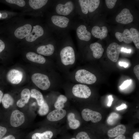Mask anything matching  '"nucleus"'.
Returning a JSON list of instances; mask_svg holds the SVG:
<instances>
[{"instance_id":"f257e3e1","label":"nucleus","mask_w":139,"mask_h":139,"mask_svg":"<svg viewBox=\"0 0 139 139\" xmlns=\"http://www.w3.org/2000/svg\"><path fill=\"white\" fill-rule=\"evenodd\" d=\"M75 78L76 81L79 83L88 84H93L97 80L95 75L84 69L77 71L75 73Z\"/></svg>"},{"instance_id":"f03ea898","label":"nucleus","mask_w":139,"mask_h":139,"mask_svg":"<svg viewBox=\"0 0 139 139\" xmlns=\"http://www.w3.org/2000/svg\"><path fill=\"white\" fill-rule=\"evenodd\" d=\"M60 56L61 62L65 65H72L75 62L74 51L71 46H66L63 48L60 51Z\"/></svg>"},{"instance_id":"7ed1b4c3","label":"nucleus","mask_w":139,"mask_h":139,"mask_svg":"<svg viewBox=\"0 0 139 139\" xmlns=\"http://www.w3.org/2000/svg\"><path fill=\"white\" fill-rule=\"evenodd\" d=\"M31 79L34 83L42 90H46L50 86V81L48 76L45 75L35 73L32 76Z\"/></svg>"},{"instance_id":"20e7f679","label":"nucleus","mask_w":139,"mask_h":139,"mask_svg":"<svg viewBox=\"0 0 139 139\" xmlns=\"http://www.w3.org/2000/svg\"><path fill=\"white\" fill-rule=\"evenodd\" d=\"M72 92L74 96L81 98H88L91 94L90 88L87 85L81 84L74 85L72 88Z\"/></svg>"},{"instance_id":"39448f33","label":"nucleus","mask_w":139,"mask_h":139,"mask_svg":"<svg viewBox=\"0 0 139 139\" xmlns=\"http://www.w3.org/2000/svg\"><path fill=\"white\" fill-rule=\"evenodd\" d=\"M81 116L85 121H91L92 123H96L99 121L102 118L101 114L99 112L89 109H83L81 112Z\"/></svg>"},{"instance_id":"423d86ee","label":"nucleus","mask_w":139,"mask_h":139,"mask_svg":"<svg viewBox=\"0 0 139 139\" xmlns=\"http://www.w3.org/2000/svg\"><path fill=\"white\" fill-rule=\"evenodd\" d=\"M121 49L120 46L115 42L110 44L107 50V55L111 61L116 62L118 58Z\"/></svg>"},{"instance_id":"0eeeda50","label":"nucleus","mask_w":139,"mask_h":139,"mask_svg":"<svg viewBox=\"0 0 139 139\" xmlns=\"http://www.w3.org/2000/svg\"><path fill=\"white\" fill-rule=\"evenodd\" d=\"M115 20L118 23L126 24L133 21V17L129 10L128 9L125 8L123 9L117 15Z\"/></svg>"},{"instance_id":"6e6552de","label":"nucleus","mask_w":139,"mask_h":139,"mask_svg":"<svg viewBox=\"0 0 139 139\" xmlns=\"http://www.w3.org/2000/svg\"><path fill=\"white\" fill-rule=\"evenodd\" d=\"M25 117L24 114L18 110L13 111L10 118V123L12 126L18 127L24 123Z\"/></svg>"},{"instance_id":"1a4fd4ad","label":"nucleus","mask_w":139,"mask_h":139,"mask_svg":"<svg viewBox=\"0 0 139 139\" xmlns=\"http://www.w3.org/2000/svg\"><path fill=\"white\" fill-rule=\"evenodd\" d=\"M8 81L13 84H17L22 81L23 74L20 71L17 70H10L7 73L6 75Z\"/></svg>"},{"instance_id":"9d476101","label":"nucleus","mask_w":139,"mask_h":139,"mask_svg":"<svg viewBox=\"0 0 139 139\" xmlns=\"http://www.w3.org/2000/svg\"><path fill=\"white\" fill-rule=\"evenodd\" d=\"M74 8L73 3L71 1L67 2L65 4H58L56 6V10L58 14L64 15H67L73 11Z\"/></svg>"},{"instance_id":"9b49d317","label":"nucleus","mask_w":139,"mask_h":139,"mask_svg":"<svg viewBox=\"0 0 139 139\" xmlns=\"http://www.w3.org/2000/svg\"><path fill=\"white\" fill-rule=\"evenodd\" d=\"M66 114V110L63 109H56L49 113L47 116L49 121H56L63 118Z\"/></svg>"},{"instance_id":"f8f14e48","label":"nucleus","mask_w":139,"mask_h":139,"mask_svg":"<svg viewBox=\"0 0 139 139\" xmlns=\"http://www.w3.org/2000/svg\"><path fill=\"white\" fill-rule=\"evenodd\" d=\"M43 28L40 26L37 25L33 27L32 31L26 37L25 39L29 42H32L44 34Z\"/></svg>"},{"instance_id":"ddd939ff","label":"nucleus","mask_w":139,"mask_h":139,"mask_svg":"<svg viewBox=\"0 0 139 139\" xmlns=\"http://www.w3.org/2000/svg\"><path fill=\"white\" fill-rule=\"evenodd\" d=\"M32 27L27 24L17 28L14 32L15 36L17 38L22 39L27 36L31 32Z\"/></svg>"},{"instance_id":"4468645a","label":"nucleus","mask_w":139,"mask_h":139,"mask_svg":"<svg viewBox=\"0 0 139 139\" xmlns=\"http://www.w3.org/2000/svg\"><path fill=\"white\" fill-rule=\"evenodd\" d=\"M51 20L55 25L61 28L66 27L69 22V19L63 16L54 15L51 18Z\"/></svg>"},{"instance_id":"2eb2a0df","label":"nucleus","mask_w":139,"mask_h":139,"mask_svg":"<svg viewBox=\"0 0 139 139\" xmlns=\"http://www.w3.org/2000/svg\"><path fill=\"white\" fill-rule=\"evenodd\" d=\"M91 33L95 37L102 39L107 36L108 30L107 28L105 26L100 27L95 26L92 28Z\"/></svg>"},{"instance_id":"dca6fc26","label":"nucleus","mask_w":139,"mask_h":139,"mask_svg":"<svg viewBox=\"0 0 139 139\" xmlns=\"http://www.w3.org/2000/svg\"><path fill=\"white\" fill-rule=\"evenodd\" d=\"M117 39L120 42L123 41L126 44H130L132 41V37L129 30L125 29L123 33L117 32L115 33Z\"/></svg>"},{"instance_id":"f3484780","label":"nucleus","mask_w":139,"mask_h":139,"mask_svg":"<svg viewBox=\"0 0 139 139\" xmlns=\"http://www.w3.org/2000/svg\"><path fill=\"white\" fill-rule=\"evenodd\" d=\"M76 33L79 38L81 40L88 41L91 39V33L87 31L84 25L79 26L76 29Z\"/></svg>"},{"instance_id":"a211bd4d","label":"nucleus","mask_w":139,"mask_h":139,"mask_svg":"<svg viewBox=\"0 0 139 139\" xmlns=\"http://www.w3.org/2000/svg\"><path fill=\"white\" fill-rule=\"evenodd\" d=\"M21 99L18 100L16 103L17 106L20 108L24 107L27 103L30 98V92L28 89H24L21 93Z\"/></svg>"},{"instance_id":"6ab92c4d","label":"nucleus","mask_w":139,"mask_h":139,"mask_svg":"<svg viewBox=\"0 0 139 139\" xmlns=\"http://www.w3.org/2000/svg\"><path fill=\"white\" fill-rule=\"evenodd\" d=\"M90 48L94 58L99 59L102 57L104 49L100 44L97 42L92 43L90 45Z\"/></svg>"},{"instance_id":"aec40b11","label":"nucleus","mask_w":139,"mask_h":139,"mask_svg":"<svg viewBox=\"0 0 139 139\" xmlns=\"http://www.w3.org/2000/svg\"><path fill=\"white\" fill-rule=\"evenodd\" d=\"M54 50V47L51 44L40 46L37 49L38 53L45 56H49L52 55Z\"/></svg>"},{"instance_id":"412c9836","label":"nucleus","mask_w":139,"mask_h":139,"mask_svg":"<svg viewBox=\"0 0 139 139\" xmlns=\"http://www.w3.org/2000/svg\"><path fill=\"white\" fill-rule=\"evenodd\" d=\"M126 131L125 126L124 125H120L109 130L107 132V134L109 137H113L120 135H123Z\"/></svg>"},{"instance_id":"4be33fe9","label":"nucleus","mask_w":139,"mask_h":139,"mask_svg":"<svg viewBox=\"0 0 139 139\" xmlns=\"http://www.w3.org/2000/svg\"><path fill=\"white\" fill-rule=\"evenodd\" d=\"M26 57L29 60L39 64H44L46 61L45 58L43 56L33 52H30L27 53Z\"/></svg>"},{"instance_id":"5701e85b","label":"nucleus","mask_w":139,"mask_h":139,"mask_svg":"<svg viewBox=\"0 0 139 139\" xmlns=\"http://www.w3.org/2000/svg\"><path fill=\"white\" fill-rule=\"evenodd\" d=\"M67 119L70 128L72 129H76L80 126V121L75 118V114L73 112L69 113L67 116Z\"/></svg>"},{"instance_id":"b1692460","label":"nucleus","mask_w":139,"mask_h":139,"mask_svg":"<svg viewBox=\"0 0 139 139\" xmlns=\"http://www.w3.org/2000/svg\"><path fill=\"white\" fill-rule=\"evenodd\" d=\"M53 132L47 131L42 133H35L32 136V139H51L53 136Z\"/></svg>"},{"instance_id":"393cba45","label":"nucleus","mask_w":139,"mask_h":139,"mask_svg":"<svg viewBox=\"0 0 139 139\" xmlns=\"http://www.w3.org/2000/svg\"><path fill=\"white\" fill-rule=\"evenodd\" d=\"M30 96L31 97L36 99L38 105L40 106L43 105L45 101L41 93L35 89H32L31 90Z\"/></svg>"},{"instance_id":"a878e982","label":"nucleus","mask_w":139,"mask_h":139,"mask_svg":"<svg viewBox=\"0 0 139 139\" xmlns=\"http://www.w3.org/2000/svg\"><path fill=\"white\" fill-rule=\"evenodd\" d=\"M48 1L47 0H30L29 1L30 6L33 9L36 10L41 8L45 5Z\"/></svg>"},{"instance_id":"bb28decb","label":"nucleus","mask_w":139,"mask_h":139,"mask_svg":"<svg viewBox=\"0 0 139 139\" xmlns=\"http://www.w3.org/2000/svg\"><path fill=\"white\" fill-rule=\"evenodd\" d=\"M67 97L65 95L60 94L58 97L54 104L56 109H63L64 107V103L67 101Z\"/></svg>"},{"instance_id":"cd10ccee","label":"nucleus","mask_w":139,"mask_h":139,"mask_svg":"<svg viewBox=\"0 0 139 139\" xmlns=\"http://www.w3.org/2000/svg\"><path fill=\"white\" fill-rule=\"evenodd\" d=\"M2 102L4 107L7 108L13 104L14 100L13 97L10 94L6 93L3 97Z\"/></svg>"},{"instance_id":"c85d7f7f","label":"nucleus","mask_w":139,"mask_h":139,"mask_svg":"<svg viewBox=\"0 0 139 139\" xmlns=\"http://www.w3.org/2000/svg\"><path fill=\"white\" fill-rule=\"evenodd\" d=\"M129 31L132 37V41L136 47L139 48V32L135 28H131Z\"/></svg>"},{"instance_id":"c756f323","label":"nucleus","mask_w":139,"mask_h":139,"mask_svg":"<svg viewBox=\"0 0 139 139\" xmlns=\"http://www.w3.org/2000/svg\"><path fill=\"white\" fill-rule=\"evenodd\" d=\"M89 0H79L78 1L81 6L82 13L87 14L89 11Z\"/></svg>"},{"instance_id":"7c9ffc66","label":"nucleus","mask_w":139,"mask_h":139,"mask_svg":"<svg viewBox=\"0 0 139 139\" xmlns=\"http://www.w3.org/2000/svg\"><path fill=\"white\" fill-rule=\"evenodd\" d=\"M119 118V115L115 112H112L111 114L108 117L107 122L108 124L110 125L114 124Z\"/></svg>"},{"instance_id":"2f4dec72","label":"nucleus","mask_w":139,"mask_h":139,"mask_svg":"<svg viewBox=\"0 0 139 139\" xmlns=\"http://www.w3.org/2000/svg\"><path fill=\"white\" fill-rule=\"evenodd\" d=\"M49 110V108L48 104L45 101L43 104L40 106L38 112L40 115L43 116L46 115Z\"/></svg>"},{"instance_id":"473e14b6","label":"nucleus","mask_w":139,"mask_h":139,"mask_svg":"<svg viewBox=\"0 0 139 139\" xmlns=\"http://www.w3.org/2000/svg\"><path fill=\"white\" fill-rule=\"evenodd\" d=\"M99 0H90L89 4V11L92 12L95 10L98 7L100 4Z\"/></svg>"},{"instance_id":"72a5a7b5","label":"nucleus","mask_w":139,"mask_h":139,"mask_svg":"<svg viewBox=\"0 0 139 139\" xmlns=\"http://www.w3.org/2000/svg\"><path fill=\"white\" fill-rule=\"evenodd\" d=\"M76 139H91L85 132L81 131L78 132L76 135Z\"/></svg>"},{"instance_id":"f704fd0d","label":"nucleus","mask_w":139,"mask_h":139,"mask_svg":"<svg viewBox=\"0 0 139 139\" xmlns=\"http://www.w3.org/2000/svg\"><path fill=\"white\" fill-rule=\"evenodd\" d=\"M7 2L16 4L20 7H23L25 4V1L23 0H6Z\"/></svg>"},{"instance_id":"c9c22d12","label":"nucleus","mask_w":139,"mask_h":139,"mask_svg":"<svg viewBox=\"0 0 139 139\" xmlns=\"http://www.w3.org/2000/svg\"><path fill=\"white\" fill-rule=\"evenodd\" d=\"M117 1V0H105L107 6L109 9H112L114 7Z\"/></svg>"},{"instance_id":"e433bc0d","label":"nucleus","mask_w":139,"mask_h":139,"mask_svg":"<svg viewBox=\"0 0 139 139\" xmlns=\"http://www.w3.org/2000/svg\"><path fill=\"white\" fill-rule=\"evenodd\" d=\"M131 82L132 80H126L120 85V88L121 89H124L130 85Z\"/></svg>"},{"instance_id":"4c0bfd02","label":"nucleus","mask_w":139,"mask_h":139,"mask_svg":"<svg viewBox=\"0 0 139 139\" xmlns=\"http://www.w3.org/2000/svg\"><path fill=\"white\" fill-rule=\"evenodd\" d=\"M6 128L0 126V139L6 134Z\"/></svg>"},{"instance_id":"58836bf2","label":"nucleus","mask_w":139,"mask_h":139,"mask_svg":"<svg viewBox=\"0 0 139 139\" xmlns=\"http://www.w3.org/2000/svg\"><path fill=\"white\" fill-rule=\"evenodd\" d=\"M134 72L137 79L139 80V65L135 66L134 68Z\"/></svg>"},{"instance_id":"ea45409f","label":"nucleus","mask_w":139,"mask_h":139,"mask_svg":"<svg viewBox=\"0 0 139 139\" xmlns=\"http://www.w3.org/2000/svg\"><path fill=\"white\" fill-rule=\"evenodd\" d=\"M109 101L108 103L107 104V106L109 107H110L111 106L112 103V101L114 100L113 98L112 95H110L108 97Z\"/></svg>"},{"instance_id":"a19ab883","label":"nucleus","mask_w":139,"mask_h":139,"mask_svg":"<svg viewBox=\"0 0 139 139\" xmlns=\"http://www.w3.org/2000/svg\"><path fill=\"white\" fill-rule=\"evenodd\" d=\"M5 47V44L4 42L0 39V53L2 52Z\"/></svg>"},{"instance_id":"79ce46f5","label":"nucleus","mask_w":139,"mask_h":139,"mask_svg":"<svg viewBox=\"0 0 139 139\" xmlns=\"http://www.w3.org/2000/svg\"><path fill=\"white\" fill-rule=\"evenodd\" d=\"M127 108V106L125 104H123L120 106L116 108L117 110H119L124 109H126Z\"/></svg>"},{"instance_id":"37998d69","label":"nucleus","mask_w":139,"mask_h":139,"mask_svg":"<svg viewBox=\"0 0 139 139\" xmlns=\"http://www.w3.org/2000/svg\"><path fill=\"white\" fill-rule=\"evenodd\" d=\"M120 50L121 51L123 52L127 53H130L131 51V49H127L124 47L122 48H121Z\"/></svg>"},{"instance_id":"c03bdc74","label":"nucleus","mask_w":139,"mask_h":139,"mask_svg":"<svg viewBox=\"0 0 139 139\" xmlns=\"http://www.w3.org/2000/svg\"><path fill=\"white\" fill-rule=\"evenodd\" d=\"M133 139H139V132H136L134 133L133 135Z\"/></svg>"},{"instance_id":"a18cd8bd","label":"nucleus","mask_w":139,"mask_h":139,"mask_svg":"<svg viewBox=\"0 0 139 139\" xmlns=\"http://www.w3.org/2000/svg\"><path fill=\"white\" fill-rule=\"evenodd\" d=\"M119 64L120 66L123 67L125 68L127 67L128 66V64L125 62H120Z\"/></svg>"},{"instance_id":"49530a36","label":"nucleus","mask_w":139,"mask_h":139,"mask_svg":"<svg viewBox=\"0 0 139 139\" xmlns=\"http://www.w3.org/2000/svg\"><path fill=\"white\" fill-rule=\"evenodd\" d=\"M1 139H15V138L13 135H10Z\"/></svg>"},{"instance_id":"de8ad7c7","label":"nucleus","mask_w":139,"mask_h":139,"mask_svg":"<svg viewBox=\"0 0 139 139\" xmlns=\"http://www.w3.org/2000/svg\"><path fill=\"white\" fill-rule=\"evenodd\" d=\"M114 139H125V137L123 135H120L117 136Z\"/></svg>"},{"instance_id":"09e8293b","label":"nucleus","mask_w":139,"mask_h":139,"mask_svg":"<svg viewBox=\"0 0 139 139\" xmlns=\"http://www.w3.org/2000/svg\"><path fill=\"white\" fill-rule=\"evenodd\" d=\"M1 18L2 19L6 18L7 16V14L6 13H1Z\"/></svg>"},{"instance_id":"8fccbe9b","label":"nucleus","mask_w":139,"mask_h":139,"mask_svg":"<svg viewBox=\"0 0 139 139\" xmlns=\"http://www.w3.org/2000/svg\"><path fill=\"white\" fill-rule=\"evenodd\" d=\"M3 93L0 90V103L2 101V100L3 97Z\"/></svg>"},{"instance_id":"3c124183","label":"nucleus","mask_w":139,"mask_h":139,"mask_svg":"<svg viewBox=\"0 0 139 139\" xmlns=\"http://www.w3.org/2000/svg\"><path fill=\"white\" fill-rule=\"evenodd\" d=\"M70 139H76L75 137H72Z\"/></svg>"},{"instance_id":"603ef678","label":"nucleus","mask_w":139,"mask_h":139,"mask_svg":"<svg viewBox=\"0 0 139 139\" xmlns=\"http://www.w3.org/2000/svg\"><path fill=\"white\" fill-rule=\"evenodd\" d=\"M1 13H0V18H1Z\"/></svg>"}]
</instances>
